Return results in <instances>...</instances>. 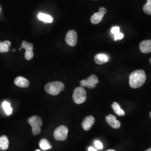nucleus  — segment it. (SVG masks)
I'll return each instance as SVG.
<instances>
[{
    "mask_svg": "<svg viewBox=\"0 0 151 151\" xmlns=\"http://www.w3.org/2000/svg\"><path fill=\"white\" fill-rule=\"evenodd\" d=\"M146 80L145 72L143 70H136L129 76V85L133 88H137L143 85Z\"/></svg>",
    "mask_w": 151,
    "mask_h": 151,
    "instance_id": "1",
    "label": "nucleus"
},
{
    "mask_svg": "<svg viewBox=\"0 0 151 151\" xmlns=\"http://www.w3.org/2000/svg\"><path fill=\"white\" fill-rule=\"evenodd\" d=\"M64 84L59 81L49 82L45 86V90L48 93L56 96L60 94V92L65 90Z\"/></svg>",
    "mask_w": 151,
    "mask_h": 151,
    "instance_id": "2",
    "label": "nucleus"
},
{
    "mask_svg": "<svg viewBox=\"0 0 151 151\" xmlns=\"http://www.w3.org/2000/svg\"><path fill=\"white\" fill-rule=\"evenodd\" d=\"M28 123L32 127V134L38 135L41 132L40 127L43 125L42 119L37 115H34L28 119Z\"/></svg>",
    "mask_w": 151,
    "mask_h": 151,
    "instance_id": "3",
    "label": "nucleus"
},
{
    "mask_svg": "<svg viewBox=\"0 0 151 151\" xmlns=\"http://www.w3.org/2000/svg\"><path fill=\"white\" fill-rule=\"evenodd\" d=\"M86 97V91L84 88L82 87L76 88L73 93V99L75 103L77 104H82L85 101Z\"/></svg>",
    "mask_w": 151,
    "mask_h": 151,
    "instance_id": "4",
    "label": "nucleus"
},
{
    "mask_svg": "<svg viewBox=\"0 0 151 151\" xmlns=\"http://www.w3.org/2000/svg\"><path fill=\"white\" fill-rule=\"evenodd\" d=\"M68 132V128L65 125H60L54 130V137L57 140L63 141L67 138Z\"/></svg>",
    "mask_w": 151,
    "mask_h": 151,
    "instance_id": "5",
    "label": "nucleus"
},
{
    "mask_svg": "<svg viewBox=\"0 0 151 151\" xmlns=\"http://www.w3.org/2000/svg\"><path fill=\"white\" fill-rule=\"evenodd\" d=\"M99 79L97 76L95 75L90 76L87 80H83L80 81V84L82 87H88V88H93L99 83Z\"/></svg>",
    "mask_w": 151,
    "mask_h": 151,
    "instance_id": "6",
    "label": "nucleus"
},
{
    "mask_svg": "<svg viewBox=\"0 0 151 151\" xmlns=\"http://www.w3.org/2000/svg\"><path fill=\"white\" fill-rule=\"evenodd\" d=\"M107 12V9L104 7H100L99 11L95 13L91 17V22L93 24H97L101 22L105 14Z\"/></svg>",
    "mask_w": 151,
    "mask_h": 151,
    "instance_id": "7",
    "label": "nucleus"
},
{
    "mask_svg": "<svg viewBox=\"0 0 151 151\" xmlns=\"http://www.w3.org/2000/svg\"><path fill=\"white\" fill-rule=\"evenodd\" d=\"M25 49L26 50L25 53V59L27 60H32L34 57L33 53V45L30 43H28L26 41H23L22 43L21 49Z\"/></svg>",
    "mask_w": 151,
    "mask_h": 151,
    "instance_id": "8",
    "label": "nucleus"
},
{
    "mask_svg": "<svg viewBox=\"0 0 151 151\" xmlns=\"http://www.w3.org/2000/svg\"><path fill=\"white\" fill-rule=\"evenodd\" d=\"M66 43L71 47H75L77 43V34L75 30H71L67 33L65 37Z\"/></svg>",
    "mask_w": 151,
    "mask_h": 151,
    "instance_id": "9",
    "label": "nucleus"
},
{
    "mask_svg": "<svg viewBox=\"0 0 151 151\" xmlns=\"http://www.w3.org/2000/svg\"><path fill=\"white\" fill-rule=\"evenodd\" d=\"M106 121L114 129H118L121 126L120 122L117 120L116 116L112 114H110L106 117Z\"/></svg>",
    "mask_w": 151,
    "mask_h": 151,
    "instance_id": "10",
    "label": "nucleus"
},
{
    "mask_svg": "<svg viewBox=\"0 0 151 151\" xmlns=\"http://www.w3.org/2000/svg\"><path fill=\"white\" fill-rule=\"evenodd\" d=\"M95 119L93 116H87L85 119H83L82 123V127L83 129L87 131L91 129L92 125L95 123Z\"/></svg>",
    "mask_w": 151,
    "mask_h": 151,
    "instance_id": "11",
    "label": "nucleus"
},
{
    "mask_svg": "<svg viewBox=\"0 0 151 151\" xmlns=\"http://www.w3.org/2000/svg\"><path fill=\"white\" fill-rule=\"evenodd\" d=\"M141 52L143 53H149L151 52V40H146L142 42L139 45Z\"/></svg>",
    "mask_w": 151,
    "mask_h": 151,
    "instance_id": "12",
    "label": "nucleus"
},
{
    "mask_svg": "<svg viewBox=\"0 0 151 151\" xmlns=\"http://www.w3.org/2000/svg\"><path fill=\"white\" fill-rule=\"evenodd\" d=\"M15 84L22 88H27L30 85V82L27 78L19 76L16 77L14 80Z\"/></svg>",
    "mask_w": 151,
    "mask_h": 151,
    "instance_id": "13",
    "label": "nucleus"
},
{
    "mask_svg": "<svg viewBox=\"0 0 151 151\" xmlns=\"http://www.w3.org/2000/svg\"><path fill=\"white\" fill-rule=\"evenodd\" d=\"M109 57L108 55L103 53H100L96 55L95 57V62L97 65H103L109 60Z\"/></svg>",
    "mask_w": 151,
    "mask_h": 151,
    "instance_id": "14",
    "label": "nucleus"
},
{
    "mask_svg": "<svg viewBox=\"0 0 151 151\" xmlns=\"http://www.w3.org/2000/svg\"><path fill=\"white\" fill-rule=\"evenodd\" d=\"M9 141L5 135H2L0 137V150L6 151L8 149Z\"/></svg>",
    "mask_w": 151,
    "mask_h": 151,
    "instance_id": "15",
    "label": "nucleus"
},
{
    "mask_svg": "<svg viewBox=\"0 0 151 151\" xmlns=\"http://www.w3.org/2000/svg\"><path fill=\"white\" fill-rule=\"evenodd\" d=\"M112 108L114 110V113L116 114V115H118V116H123L125 115V111L124 110L120 108L119 104L116 102H114L112 104Z\"/></svg>",
    "mask_w": 151,
    "mask_h": 151,
    "instance_id": "16",
    "label": "nucleus"
},
{
    "mask_svg": "<svg viewBox=\"0 0 151 151\" xmlns=\"http://www.w3.org/2000/svg\"><path fill=\"white\" fill-rule=\"evenodd\" d=\"M11 45V42L9 40H5L3 42H0V53L8 52Z\"/></svg>",
    "mask_w": 151,
    "mask_h": 151,
    "instance_id": "17",
    "label": "nucleus"
},
{
    "mask_svg": "<svg viewBox=\"0 0 151 151\" xmlns=\"http://www.w3.org/2000/svg\"><path fill=\"white\" fill-rule=\"evenodd\" d=\"M38 19L43 22H49V23H52L53 22V18L52 16L43 14V13H40L38 15Z\"/></svg>",
    "mask_w": 151,
    "mask_h": 151,
    "instance_id": "18",
    "label": "nucleus"
},
{
    "mask_svg": "<svg viewBox=\"0 0 151 151\" xmlns=\"http://www.w3.org/2000/svg\"><path fill=\"white\" fill-rule=\"evenodd\" d=\"M39 146H40V148L44 151L48 150L52 148V146L50 144L48 140H47L45 139H43L40 140V142L39 143Z\"/></svg>",
    "mask_w": 151,
    "mask_h": 151,
    "instance_id": "19",
    "label": "nucleus"
},
{
    "mask_svg": "<svg viewBox=\"0 0 151 151\" xmlns=\"http://www.w3.org/2000/svg\"><path fill=\"white\" fill-rule=\"evenodd\" d=\"M2 106L7 115H11L12 113V108H11V104L10 103L6 101H5L2 103Z\"/></svg>",
    "mask_w": 151,
    "mask_h": 151,
    "instance_id": "20",
    "label": "nucleus"
},
{
    "mask_svg": "<svg viewBox=\"0 0 151 151\" xmlns=\"http://www.w3.org/2000/svg\"><path fill=\"white\" fill-rule=\"evenodd\" d=\"M143 9L146 14L151 15V0H147V2L143 6Z\"/></svg>",
    "mask_w": 151,
    "mask_h": 151,
    "instance_id": "21",
    "label": "nucleus"
},
{
    "mask_svg": "<svg viewBox=\"0 0 151 151\" xmlns=\"http://www.w3.org/2000/svg\"><path fill=\"white\" fill-rule=\"evenodd\" d=\"M114 40H122L123 37H124V35L123 34H122V32H119L117 33L116 34L114 35Z\"/></svg>",
    "mask_w": 151,
    "mask_h": 151,
    "instance_id": "22",
    "label": "nucleus"
},
{
    "mask_svg": "<svg viewBox=\"0 0 151 151\" xmlns=\"http://www.w3.org/2000/svg\"><path fill=\"white\" fill-rule=\"evenodd\" d=\"M119 32H120V27H112L111 29V32L113 35Z\"/></svg>",
    "mask_w": 151,
    "mask_h": 151,
    "instance_id": "23",
    "label": "nucleus"
},
{
    "mask_svg": "<svg viewBox=\"0 0 151 151\" xmlns=\"http://www.w3.org/2000/svg\"><path fill=\"white\" fill-rule=\"evenodd\" d=\"M95 147L97 148V149L102 150L103 148V145L102 143L100 142L99 140H96L95 142Z\"/></svg>",
    "mask_w": 151,
    "mask_h": 151,
    "instance_id": "24",
    "label": "nucleus"
},
{
    "mask_svg": "<svg viewBox=\"0 0 151 151\" xmlns=\"http://www.w3.org/2000/svg\"><path fill=\"white\" fill-rule=\"evenodd\" d=\"M88 151H97V150L92 147H90L88 148Z\"/></svg>",
    "mask_w": 151,
    "mask_h": 151,
    "instance_id": "25",
    "label": "nucleus"
},
{
    "mask_svg": "<svg viewBox=\"0 0 151 151\" xmlns=\"http://www.w3.org/2000/svg\"><path fill=\"white\" fill-rule=\"evenodd\" d=\"M146 151H151V147L149 149H148V150H146Z\"/></svg>",
    "mask_w": 151,
    "mask_h": 151,
    "instance_id": "26",
    "label": "nucleus"
},
{
    "mask_svg": "<svg viewBox=\"0 0 151 151\" xmlns=\"http://www.w3.org/2000/svg\"><path fill=\"white\" fill-rule=\"evenodd\" d=\"M115 151V150H108L107 151Z\"/></svg>",
    "mask_w": 151,
    "mask_h": 151,
    "instance_id": "27",
    "label": "nucleus"
},
{
    "mask_svg": "<svg viewBox=\"0 0 151 151\" xmlns=\"http://www.w3.org/2000/svg\"><path fill=\"white\" fill-rule=\"evenodd\" d=\"M150 64L151 65V58H150Z\"/></svg>",
    "mask_w": 151,
    "mask_h": 151,
    "instance_id": "28",
    "label": "nucleus"
},
{
    "mask_svg": "<svg viewBox=\"0 0 151 151\" xmlns=\"http://www.w3.org/2000/svg\"><path fill=\"white\" fill-rule=\"evenodd\" d=\"M35 151H41L40 150H35Z\"/></svg>",
    "mask_w": 151,
    "mask_h": 151,
    "instance_id": "29",
    "label": "nucleus"
},
{
    "mask_svg": "<svg viewBox=\"0 0 151 151\" xmlns=\"http://www.w3.org/2000/svg\"><path fill=\"white\" fill-rule=\"evenodd\" d=\"M150 117H151V111L150 112Z\"/></svg>",
    "mask_w": 151,
    "mask_h": 151,
    "instance_id": "30",
    "label": "nucleus"
}]
</instances>
